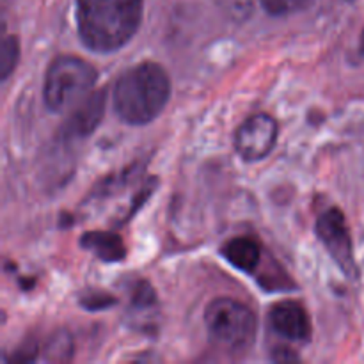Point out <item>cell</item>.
Instances as JSON below:
<instances>
[{
	"mask_svg": "<svg viewBox=\"0 0 364 364\" xmlns=\"http://www.w3.org/2000/svg\"><path fill=\"white\" fill-rule=\"evenodd\" d=\"M20 57V43L16 36H6L0 46V78L7 80L13 73Z\"/></svg>",
	"mask_w": 364,
	"mask_h": 364,
	"instance_id": "8fae6325",
	"label": "cell"
},
{
	"mask_svg": "<svg viewBox=\"0 0 364 364\" xmlns=\"http://www.w3.org/2000/svg\"><path fill=\"white\" fill-rule=\"evenodd\" d=\"M71 336L66 333L53 334L46 345V359L50 361H66L71 358Z\"/></svg>",
	"mask_w": 364,
	"mask_h": 364,
	"instance_id": "5bb4252c",
	"label": "cell"
},
{
	"mask_svg": "<svg viewBox=\"0 0 364 364\" xmlns=\"http://www.w3.org/2000/svg\"><path fill=\"white\" fill-rule=\"evenodd\" d=\"M316 235L331 258L338 263L341 270L348 277L358 276V267L354 259V247H352L350 231L345 223L343 213L338 208H329L316 219Z\"/></svg>",
	"mask_w": 364,
	"mask_h": 364,
	"instance_id": "5b68a950",
	"label": "cell"
},
{
	"mask_svg": "<svg viewBox=\"0 0 364 364\" xmlns=\"http://www.w3.org/2000/svg\"><path fill=\"white\" fill-rule=\"evenodd\" d=\"M361 50H363V53H364V31H363V36H361Z\"/></svg>",
	"mask_w": 364,
	"mask_h": 364,
	"instance_id": "e0dca14e",
	"label": "cell"
},
{
	"mask_svg": "<svg viewBox=\"0 0 364 364\" xmlns=\"http://www.w3.org/2000/svg\"><path fill=\"white\" fill-rule=\"evenodd\" d=\"M263 9L272 16H288L308 9L316 0H259Z\"/></svg>",
	"mask_w": 364,
	"mask_h": 364,
	"instance_id": "4fadbf2b",
	"label": "cell"
},
{
	"mask_svg": "<svg viewBox=\"0 0 364 364\" xmlns=\"http://www.w3.org/2000/svg\"><path fill=\"white\" fill-rule=\"evenodd\" d=\"M208 336L217 348L230 355H242L255 345L258 318L255 311L230 297H219L205 311Z\"/></svg>",
	"mask_w": 364,
	"mask_h": 364,
	"instance_id": "3957f363",
	"label": "cell"
},
{
	"mask_svg": "<svg viewBox=\"0 0 364 364\" xmlns=\"http://www.w3.org/2000/svg\"><path fill=\"white\" fill-rule=\"evenodd\" d=\"M80 245L85 251L92 252L96 258L107 263H117L127 258L124 242L117 235L109 233V231H89V233L82 235Z\"/></svg>",
	"mask_w": 364,
	"mask_h": 364,
	"instance_id": "9c48e42d",
	"label": "cell"
},
{
	"mask_svg": "<svg viewBox=\"0 0 364 364\" xmlns=\"http://www.w3.org/2000/svg\"><path fill=\"white\" fill-rule=\"evenodd\" d=\"M171 96V80L160 64L141 63L117 78L114 109L128 124H148L155 119Z\"/></svg>",
	"mask_w": 364,
	"mask_h": 364,
	"instance_id": "7a4b0ae2",
	"label": "cell"
},
{
	"mask_svg": "<svg viewBox=\"0 0 364 364\" xmlns=\"http://www.w3.org/2000/svg\"><path fill=\"white\" fill-rule=\"evenodd\" d=\"M96 78V70L84 59L59 55L52 60L45 75L43 98L46 109L52 112H64L73 105H78L95 87Z\"/></svg>",
	"mask_w": 364,
	"mask_h": 364,
	"instance_id": "277c9868",
	"label": "cell"
},
{
	"mask_svg": "<svg viewBox=\"0 0 364 364\" xmlns=\"http://www.w3.org/2000/svg\"><path fill=\"white\" fill-rule=\"evenodd\" d=\"M274 359H276V361H297V355H295L290 348H277Z\"/></svg>",
	"mask_w": 364,
	"mask_h": 364,
	"instance_id": "2e32d148",
	"label": "cell"
},
{
	"mask_svg": "<svg viewBox=\"0 0 364 364\" xmlns=\"http://www.w3.org/2000/svg\"><path fill=\"white\" fill-rule=\"evenodd\" d=\"M112 302L114 299L107 297V295H96L95 299L85 297L84 301H82V304H84L87 309H105L107 306H110Z\"/></svg>",
	"mask_w": 364,
	"mask_h": 364,
	"instance_id": "9a60e30c",
	"label": "cell"
},
{
	"mask_svg": "<svg viewBox=\"0 0 364 364\" xmlns=\"http://www.w3.org/2000/svg\"><path fill=\"white\" fill-rule=\"evenodd\" d=\"M277 141V123L269 114H256L249 117L237 132L235 148L247 162L265 159L270 155Z\"/></svg>",
	"mask_w": 364,
	"mask_h": 364,
	"instance_id": "8992f818",
	"label": "cell"
},
{
	"mask_svg": "<svg viewBox=\"0 0 364 364\" xmlns=\"http://www.w3.org/2000/svg\"><path fill=\"white\" fill-rule=\"evenodd\" d=\"M269 322L274 333L290 341H308L311 336V322L299 302L283 301L272 306Z\"/></svg>",
	"mask_w": 364,
	"mask_h": 364,
	"instance_id": "ba28073f",
	"label": "cell"
},
{
	"mask_svg": "<svg viewBox=\"0 0 364 364\" xmlns=\"http://www.w3.org/2000/svg\"><path fill=\"white\" fill-rule=\"evenodd\" d=\"M103 112H105V92L103 91L92 92L87 98L82 100L60 130L63 141L75 142L89 137L102 123Z\"/></svg>",
	"mask_w": 364,
	"mask_h": 364,
	"instance_id": "52a82bcc",
	"label": "cell"
},
{
	"mask_svg": "<svg viewBox=\"0 0 364 364\" xmlns=\"http://www.w3.org/2000/svg\"><path fill=\"white\" fill-rule=\"evenodd\" d=\"M142 20V0H77L82 43L95 52L110 53L127 45Z\"/></svg>",
	"mask_w": 364,
	"mask_h": 364,
	"instance_id": "6da1fadb",
	"label": "cell"
},
{
	"mask_svg": "<svg viewBox=\"0 0 364 364\" xmlns=\"http://www.w3.org/2000/svg\"><path fill=\"white\" fill-rule=\"evenodd\" d=\"M220 13L235 23H244L251 18L255 4L252 0H213Z\"/></svg>",
	"mask_w": 364,
	"mask_h": 364,
	"instance_id": "7c38bea8",
	"label": "cell"
},
{
	"mask_svg": "<svg viewBox=\"0 0 364 364\" xmlns=\"http://www.w3.org/2000/svg\"><path fill=\"white\" fill-rule=\"evenodd\" d=\"M223 255L235 269L252 274L262 259V245L249 237H238L228 242L223 247Z\"/></svg>",
	"mask_w": 364,
	"mask_h": 364,
	"instance_id": "30bf717a",
	"label": "cell"
}]
</instances>
